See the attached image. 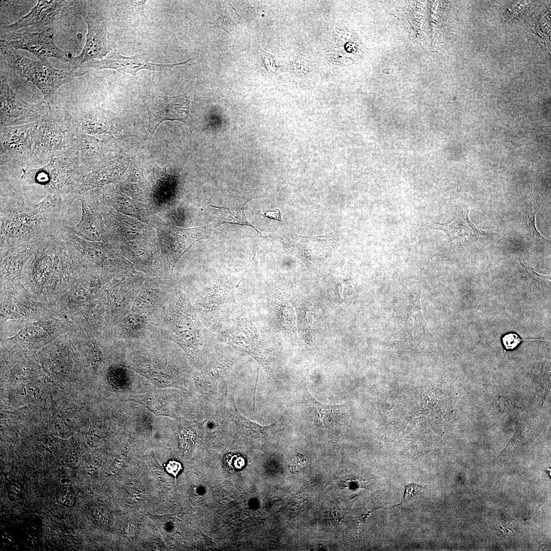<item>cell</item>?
Here are the masks:
<instances>
[{
  "mask_svg": "<svg viewBox=\"0 0 551 551\" xmlns=\"http://www.w3.org/2000/svg\"><path fill=\"white\" fill-rule=\"evenodd\" d=\"M544 341V339L522 338L519 335L514 332H510L504 334L501 337L502 344L504 347L507 350H513L516 348L522 341Z\"/></svg>",
  "mask_w": 551,
  "mask_h": 551,
  "instance_id": "19",
  "label": "cell"
},
{
  "mask_svg": "<svg viewBox=\"0 0 551 551\" xmlns=\"http://www.w3.org/2000/svg\"><path fill=\"white\" fill-rule=\"evenodd\" d=\"M261 52L262 55L263 60L264 61L265 67L268 71L271 72H274L276 70V65L274 56L271 54L266 53L261 47H260Z\"/></svg>",
  "mask_w": 551,
  "mask_h": 551,
  "instance_id": "23",
  "label": "cell"
},
{
  "mask_svg": "<svg viewBox=\"0 0 551 551\" xmlns=\"http://www.w3.org/2000/svg\"><path fill=\"white\" fill-rule=\"evenodd\" d=\"M1 59L19 76L33 83L47 99L62 85L84 75L71 70L66 72L53 67L48 60H32L19 54L16 50L1 41Z\"/></svg>",
  "mask_w": 551,
  "mask_h": 551,
  "instance_id": "2",
  "label": "cell"
},
{
  "mask_svg": "<svg viewBox=\"0 0 551 551\" xmlns=\"http://www.w3.org/2000/svg\"><path fill=\"white\" fill-rule=\"evenodd\" d=\"M223 468L229 472L241 470L246 464V459L239 454L229 453L224 455L222 460Z\"/></svg>",
  "mask_w": 551,
  "mask_h": 551,
  "instance_id": "16",
  "label": "cell"
},
{
  "mask_svg": "<svg viewBox=\"0 0 551 551\" xmlns=\"http://www.w3.org/2000/svg\"><path fill=\"white\" fill-rule=\"evenodd\" d=\"M74 198L49 194L31 205L18 202L1 209V247L57 234Z\"/></svg>",
  "mask_w": 551,
  "mask_h": 551,
  "instance_id": "1",
  "label": "cell"
},
{
  "mask_svg": "<svg viewBox=\"0 0 551 551\" xmlns=\"http://www.w3.org/2000/svg\"><path fill=\"white\" fill-rule=\"evenodd\" d=\"M306 459L300 454H297L291 460L290 467L294 473L302 471L305 466Z\"/></svg>",
  "mask_w": 551,
  "mask_h": 551,
  "instance_id": "22",
  "label": "cell"
},
{
  "mask_svg": "<svg viewBox=\"0 0 551 551\" xmlns=\"http://www.w3.org/2000/svg\"><path fill=\"white\" fill-rule=\"evenodd\" d=\"M143 101L148 116V131L151 135L163 121L186 123L189 115V101L186 94L167 96L160 92H154L146 95Z\"/></svg>",
  "mask_w": 551,
  "mask_h": 551,
  "instance_id": "4",
  "label": "cell"
},
{
  "mask_svg": "<svg viewBox=\"0 0 551 551\" xmlns=\"http://www.w3.org/2000/svg\"><path fill=\"white\" fill-rule=\"evenodd\" d=\"M249 199H231L223 206L211 205L217 210L216 219L217 222L214 227H217L224 223L236 224L247 226L253 228L258 234L260 232L254 225L246 219L244 213V205Z\"/></svg>",
  "mask_w": 551,
  "mask_h": 551,
  "instance_id": "14",
  "label": "cell"
},
{
  "mask_svg": "<svg viewBox=\"0 0 551 551\" xmlns=\"http://www.w3.org/2000/svg\"><path fill=\"white\" fill-rule=\"evenodd\" d=\"M81 14L87 24V33L81 53L72 58L70 64L74 71L85 62L96 59L102 60L111 49L107 23L103 18L85 10Z\"/></svg>",
  "mask_w": 551,
  "mask_h": 551,
  "instance_id": "5",
  "label": "cell"
},
{
  "mask_svg": "<svg viewBox=\"0 0 551 551\" xmlns=\"http://www.w3.org/2000/svg\"><path fill=\"white\" fill-rule=\"evenodd\" d=\"M182 469L181 464L175 460L170 461L166 466V471L174 477L177 475Z\"/></svg>",
  "mask_w": 551,
  "mask_h": 551,
  "instance_id": "24",
  "label": "cell"
},
{
  "mask_svg": "<svg viewBox=\"0 0 551 551\" xmlns=\"http://www.w3.org/2000/svg\"><path fill=\"white\" fill-rule=\"evenodd\" d=\"M57 502L65 508H70L75 501V494L72 488L69 485H62L56 493Z\"/></svg>",
  "mask_w": 551,
  "mask_h": 551,
  "instance_id": "18",
  "label": "cell"
},
{
  "mask_svg": "<svg viewBox=\"0 0 551 551\" xmlns=\"http://www.w3.org/2000/svg\"><path fill=\"white\" fill-rule=\"evenodd\" d=\"M87 66L95 69L110 68L119 72L127 73L135 76L142 69L151 71H170L176 66H191L194 64L192 58L173 64H156L149 62L141 55L126 57L117 52H111L107 56L101 60H92L87 62Z\"/></svg>",
  "mask_w": 551,
  "mask_h": 551,
  "instance_id": "7",
  "label": "cell"
},
{
  "mask_svg": "<svg viewBox=\"0 0 551 551\" xmlns=\"http://www.w3.org/2000/svg\"><path fill=\"white\" fill-rule=\"evenodd\" d=\"M45 103L30 104L19 97L11 89L6 78L1 79V123L20 125L34 121L48 113Z\"/></svg>",
  "mask_w": 551,
  "mask_h": 551,
  "instance_id": "3",
  "label": "cell"
},
{
  "mask_svg": "<svg viewBox=\"0 0 551 551\" xmlns=\"http://www.w3.org/2000/svg\"><path fill=\"white\" fill-rule=\"evenodd\" d=\"M305 398L308 406L315 410L318 425L322 429L330 431L340 425L344 413L343 405L322 404L314 398L307 389Z\"/></svg>",
  "mask_w": 551,
  "mask_h": 551,
  "instance_id": "13",
  "label": "cell"
},
{
  "mask_svg": "<svg viewBox=\"0 0 551 551\" xmlns=\"http://www.w3.org/2000/svg\"><path fill=\"white\" fill-rule=\"evenodd\" d=\"M18 35L14 39L3 40L15 50L22 49L30 52L40 60H48L53 57L71 63L73 56L56 45L52 28H46L40 32H25Z\"/></svg>",
  "mask_w": 551,
  "mask_h": 551,
  "instance_id": "6",
  "label": "cell"
},
{
  "mask_svg": "<svg viewBox=\"0 0 551 551\" xmlns=\"http://www.w3.org/2000/svg\"><path fill=\"white\" fill-rule=\"evenodd\" d=\"M469 211L464 209L456 211L451 221L442 223L433 222L435 229L444 231L454 241L473 242L487 237L488 232L479 229L470 221Z\"/></svg>",
  "mask_w": 551,
  "mask_h": 551,
  "instance_id": "10",
  "label": "cell"
},
{
  "mask_svg": "<svg viewBox=\"0 0 551 551\" xmlns=\"http://www.w3.org/2000/svg\"><path fill=\"white\" fill-rule=\"evenodd\" d=\"M82 216L74 226L67 228L81 238L90 241L107 240V235L98 208H94L85 196L81 197Z\"/></svg>",
  "mask_w": 551,
  "mask_h": 551,
  "instance_id": "11",
  "label": "cell"
},
{
  "mask_svg": "<svg viewBox=\"0 0 551 551\" xmlns=\"http://www.w3.org/2000/svg\"><path fill=\"white\" fill-rule=\"evenodd\" d=\"M211 224L198 228L181 229L174 228L170 230L171 241V253L177 261L196 241L208 238L211 231Z\"/></svg>",
  "mask_w": 551,
  "mask_h": 551,
  "instance_id": "12",
  "label": "cell"
},
{
  "mask_svg": "<svg viewBox=\"0 0 551 551\" xmlns=\"http://www.w3.org/2000/svg\"><path fill=\"white\" fill-rule=\"evenodd\" d=\"M425 486L415 483L409 484L406 486L404 493V500H406L416 496L425 489Z\"/></svg>",
  "mask_w": 551,
  "mask_h": 551,
  "instance_id": "21",
  "label": "cell"
},
{
  "mask_svg": "<svg viewBox=\"0 0 551 551\" xmlns=\"http://www.w3.org/2000/svg\"><path fill=\"white\" fill-rule=\"evenodd\" d=\"M213 24L227 33H230L235 29L237 25L227 13L221 14L218 19Z\"/></svg>",
  "mask_w": 551,
  "mask_h": 551,
  "instance_id": "20",
  "label": "cell"
},
{
  "mask_svg": "<svg viewBox=\"0 0 551 551\" xmlns=\"http://www.w3.org/2000/svg\"><path fill=\"white\" fill-rule=\"evenodd\" d=\"M254 213H258L264 215V216L272 219L278 220L280 222L282 221L281 211L279 209H276L274 210L265 211L262 212H254Z\"/></svg>",
  "mask_w": 551,
  "mask_h": 551,
  "instance_id": "25",
  "label": "cell"
},
{
  "mask_svg": "<svg viewBox=\"0 0 551 551\" xmlns=\"http://www.w3.org/2000/svg\"><path fill=\"white\" fill-rule=\"evenodd\" d=\"M538 207L535 202L530 204L523 211V224L529 238L538 244H545L548 241L537 230L535 225V217Z\"/></svg>",
  "mask_w": 551,
  "mask_h": 551,
  "instance_id": "15",
  "label": "cell"
},
{
  "mask_svg": "<svg viewBox=\"0 0 551 551\" xmlns=\"http://www.w3.org/2000/svg\"><path fill=\"white\" fill-rule=\"evenodd\" d=\"M519 260L521 270L527 278L543 286L549 285L550 281L548 276L536 272L531 266L526 263L523 257L520 258Z\"/></svg>",
  "mask_w": 551,
  "mask_h": 551,
  "instance_id": "17",
  "label": "cell"
},
{
  "mask_svg": "<svg viewBox=\"0 0 551 551\" xmlns=\"http://www.w3.org/2000/svg\"><path fill=\"white\" fill-rule=\"evenodd\" d=\"M74 1H38L31 11L17 21L5 27L13 31L29 26H45L61 18Z\"/></svg>",
  "mask_w": 551,
  "mask_h": 551,
  "instance_id": "9",
  "label": "cell"
},
{
  "mask_svg": "<svg viewBox=\"0 0 551 551\" xmlns=\"http://www.w3.org/2000/svg\"><path fill=\"white\" fill-rule=\"evenodd\" d=\"M420 298V290L409 298L405 322L395 333L398 340L411 345L425 343L432 338L421 312Z\"/></svg>",
  "mask_w": 551,
  "mask_h": 551,
  "instance_id": "8",
  "label": "cell"
}]
</instances>
